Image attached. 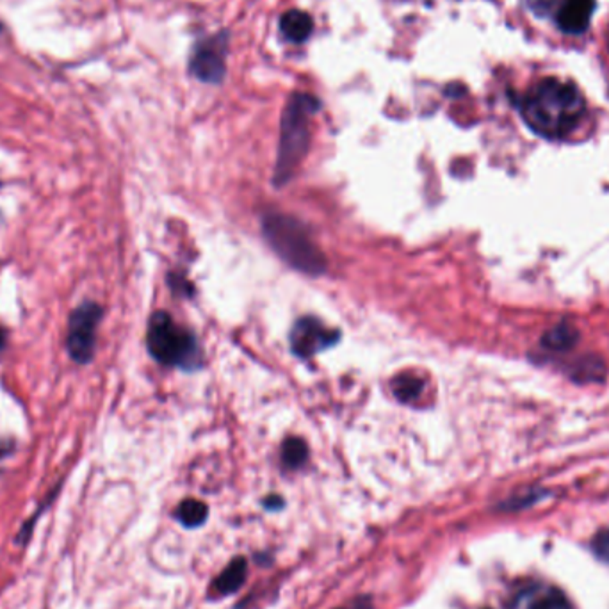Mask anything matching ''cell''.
Returning a JSON list of instances; mask_svg holds the SVG:
<instances>
[{
    "label": "cell",
    "mask_w": 609,
    "mask_h": 609,
    "mask_svg": "<svg viewBox=\"0 0 609 609\" xmlns=\"http://www.w3.org/2000/svg\"><path fill=\"white\" fill-rule=\"evenodd\" d=\"M425 389V382L419 376L412 374H401L394 378L392 382V392L401 403H412L416 401Z\"/></svg>",
    "instance_id": "5bb4252c"
},
{
    "label": "cell",
    "mask_w": 609,
    "mask_h": 609,
    "mask_svg": "<svg viewBox=\"0 0 609 609\" xmlns=\"http://www.w3.org/2000/svg\"><path fill=\"white\" fill-rule=\"evenodd\" d=\"M0 30H2V23H0Z\"/></svg>",
    "instance_id": "ffe728a7"
},
{
    "label": "cell",
    "mask_w": 609,
    "mask_h": 609,
    "mask_svg": "<svg viewBox=\"0 0 609 609\" xmlns=\"http://www.w3.org/2000/svg\"><path fill=\"white\" fill-rule=\"evenodd\" d=\"M515 609H572L558 588H535L522 596Z\"/></svg>",
    "instance_id": "30bf717a"
},
{
    "label": "cell",
    "mask_w": 609,
    "mask_h": 609,
    "mask_svg": "<svg viewBox=\"0 0 609 609\" xmlns=\"http://www.w3.org/2000/svg\"><path fill=\"white\" fill-rule=\"evenodd\" d=\"M572 378L581 382V383H588V382H601L605 380V374H606V367L603 364L601 358H596V356H587V358H581L574 364L572 371H570Z\"/></svg>",
    "instance_id": "4fadbf2b"
},
{
    "label": "cell",
    "mask_w": 609,
    "mask_h": 609,
    "mask_svg": "<svg viewBox=\"0 0 609 609\" xmlns=\"http://www.w3.org/2000/svg\"><path fill=\"white\" fill-rule=\"evenodd\" d=\"M581 335L579 330L572 322H558L556 326L549 328L542 337V346L549 351H569L579 342Z\"/></svg>",
    "instance_id": "8fae6325"
},
{
    "label": "cell",
    "mask_w": 609,
    "mask_h": 609,
    "mask_svg": "<svg viewBox=\"0 0 609 609\" xmlns=\"http://www.w3.org/2000/svg\"><path fill=\"white\" fill-rule=\"evenodd\" d=\"M102 317V308L97 304H82L73 310L68 322V353L77 364L91 360L95 351V331Z\"/></svg>",
    "instance_id": "5b68a950"
},
{
    "label": "cell",
    "mask_w": 609,
    "mask_h": 609,
    "mask_svg": "<svg viewBox=\"0 0 609 609\" xmlns=\"http://www.w3.org/2000/svg\"><path fill=\"white\" fill-rule=\"evenodd\" d=\"M262 232L273 252L296 271L308 277H319L326 271L324 255L298 219L270 212L262 218Z\"/></svg>",
    "instance_id": "7a4b0ae2"
},
{
    "label": "cell",
    "mask_w": 609,
    "mask_h": 609,
    "mask_svg": "<svg viewBox=\"0 0 609 609\" xmlns=\"http://www.w3.org/2000/svg\"><path fill=\"white\" fill-rule=\"evenodd\" d=\"M592 547H594V553L597 554V558L609 562V529H603L596 535Z\"/></svg>",
    "instance_id": "e0dca14e"
},
{
    "label": "cell",
    "mask_w": 609,
    "mask_h": 609,
    "mask_svg": "<svg viewBox=\"0 0 609 609\" xmlns=\"http://www.w3.org/2000/svg\"><path fill=\"white\" fill-rule=\"evenodd\" d=\"M321 102L304 93H295L282 116V133H280V145L279 157L275 166V185H286L296 167L300 166L304 153L310 145L312 134V116L319 111Z\"/></svg>",
    "instance_id": "3957f363"
},
{
    "label": "cell",
    "mask_w": 609,
    "mask_h": 609,
    "mask_svg": "<svg viewBox=\"0 0 609 609\" xmlns=\"http://www.w3.org/2000/svg\"><path fill=\"white\" fill-rule=\"evenodd\" d=\"M596 0H562L556 11V23L567 34H581L588 29Z\"/></svg>",
    "instance_id": "ba28073f"
},
{
    "label": "cell",
    "mask_w": 609,
    "mask_h": 609,
    "mask_svg": "<svg viewBox=\"0 0 609 609\" xmlns=\"http://www.w3.org/2000/svg\"><path fill=\"white\" fill-rule=\"evenodd\" d=\"M4 342H5V331H4V328L0 326V349H2V346H4Z\"/></svg>",
    "instance_id": "d6986e66"
},
{
    "label": "cell",
    "mask_w": 609,
    "mask_h": 609,
    "mask_svg": "<svg viewBox=\"0 0 609 609\" xmlns=\"http://www.w3.org/2000/svg\"><path fill=\"white\" fill-rule=\"evenodd\" d=\"M147 344L153 358L164 365H175L185 371L202 365L200 346L194 335L175 324L167 312L153 313L149 322Z\"/></svg>",
    "instance_id": "277c9868"
},
{
    "label": "cell",
    "mask_w": 609,
    "mask_h": 609,
    "mask_svg": "<svg viewBox=\"0 0 609 609\" xmlns=\"http://www.w3.org/2000/svg\"><path fill=\"white\" fill-rule=\"evenodd\" d=\"M280 32L291 43H304L313 32V18L302 9H291L280 18Z\"/></svg>",
    "instance_id": "9c48e42d"
},
{
    "label": "cell",
    "mask_w": 609,
    "mask_h": 609,
    "mask_svg": "<svg viewBox=\"0 0 609 609\" xmlns=\"http://www.w3.org/2000/svg\"><path fill=\"white\" fill-rule=\"evenodd\" d=\"M340 609H371V603H369V601H365V599H362V601H358L356 605H353V606H349V608Z\"/></svg>",
    "instance_id": "ac0fdd59"
},
{
    "label": "cell",
    "mask_w": 609,
    "mask_h": 609,
    "mask_svg": "<svg viewBox=\"0 0 609 609\" xmlns=\"http://www.w3.org/2000/svg\"><path fill=\"white\" fill-rule=\"evenodd\" d=\"M227 52H228V34L219 32L200 41L191 56L189 70L191 73L207 84H219L227 73Z\"/></svg>",
    "instance_id": "8992f818"
},
{
    "label": "cell",
    "mask_w": 609,
    "mask_h": 609,
    "mask_svg": "<svg viewBox=\"0 0 609 609\" xmlns=\"http://www.w3.org/2000/svg\"><path fill=\"white\" fill-rule=\"evenodd\" d=\"M306 457H308V450H306V446H304L302 439L293 437V439L286 441L284 450H282V459H284V463L289 468L302 467L304 461H306Z\"/></svg>",
    "instance_id": "2e32d148"
},
{
    "label": "cell",
    "mask_w": 609,
    "mask_h": 609,
    "mask_svg": "<svg viewBox=\"0 0 609 609\" xmlns=\"http://www.w3.org/2000/svg\"><path fill=\"white\" fill-rule=\"evenodd\" d=\"M176 517L185 528H198L207 519V506L202 501L187 499L178 506Z\"/></svg>",
    "instance_id": "9a60e30c"
},
{
    "label": "cell",
    "mask_w": 609,
    "mask_h": 609,
    "mask_svg": "<svg viewBox=\"0 0 609 609\" xmlns=\"http://www.w3.org/2000/svg\"><path fill=\"white\" fill-rule=\"evenodd\" d=\"M339 337H340L339 331L324 326L322 321L315 317H302L300 321L295 322L289 335V342L296 356L310 358L319 351H324L337 344Z\"/></svg>",
    "instance_id": "52a82bcc"
},
{
    "label": "cell",
    "mask_w": 609,
    "mask_h": 609,
    "mask_svg": "<svg viewBox=\"0 0 609 609\" xmlns=\"http://www.w3.org/2000/svg\"><path fill=\"white\" fill-rule=\"evenodd\" d=\"M585 99L572 84L544 79L524 97L520 111L531 131L547 140L567 138L585 116Z\"/></svg>",
    "instance_id": "6da1fadb"
},
{
    "label": "cell",
    "mask_w": 609,
    "mask_h": 609,
    "mask_svg": "<svg viewBox=\"0 0 609 609\" xmlns=\"http://www.w3.org/2000/svg\"><path fill=\"white\" fill-rule=\"evenodd\" d=\"M244 579H246V562L243 558H237L216 579L214 588L218 590L219 596H228V594L237 592L243 587Z\"/></svg>",
    "instance_id": "7c38bea8"
}]
</instances>
